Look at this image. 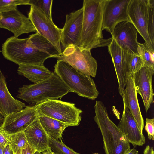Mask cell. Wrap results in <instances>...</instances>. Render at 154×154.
Wrapping results in <instances>:
<instances>
[{
    "mask_svg": "<svg viewBox=\"0 0 154 154\" xmlns=\"http://www.w3.org/2000/svg\"><path fill=\"white\" fill-rule=\"evenodd\" d=\"M42 154H54V153L50 148L48 150L44 151L42 153Z\"/></svg>",
    "mask_w": 154,
    "mask_h": 154,
    "instance_id": "obj_37",
    "label": "cell"
},
{
    "mask_svg": "<svg viewBox=\"0 0 154 154\" xmlns=\"http://www.w3.org/2000/svg\"><path fill=\"white\" fill-rule=\"evenodd\" d=\"M54 72L71 92L92 100L100 94L92 78L82 74L65 62L57 60Z\"/></svg>",
    "mask_w": 154,
    "mask_h": 154,
    "instance_id": "obj_5",
    "label": "cell"
},
{
    "mask_svg": "<svg viewBox=\"0 0 154 154\" xmlns=\"http://www.w3.org/2000/svg\"><path fill=\"white\" fill-rule=\"evenodd\" d=\"M154 73V69L143 66L138 72L131 74L137 92L142 97L146 112L154 102L152 86Z\"/></svg>",
    "mask_w": 154,
    "mask_h": 154,
    "instance_id": "obj_16",
    "label": "cell"
},
{
    "mask_svg": "<svg viewBox=\"0 0 154 154\" xmlns=\"http://www.w3.org/2000/svg\"><path fill=\"white\" fill-rule=\"evenodd\" d=\"M138 31L131 22L123 21L115 26L112 35L118 46L125 51L138 55Z\"/></svg>",
    "mask_w": 154,
    "mask_h": 154,
    "instance_id": "obj_14",
    "label": "cell"
},
{
    "mask_svg": "<svg viewBox=\"0 0 154 154\" xmlns=\"http://www.w3.org/2000/svg\"><path fill=\"white\" fill-rule=\"evenodd\" d=\"M30 6L28 17L35 28L36 32L49 41L61 55L62 52L60 45L62 29L56 26L39 8Z\"/></svg>",
    "mask_w": 154,
    "mask_h": 154,
    "instance_id": "obj_8",
    "label": "cell"
},
{
    "mask_svg": "<svg viewBox=\"0 0 154 154\" xmlns=\"http://www.w3.org/2000/svg\"><path fill=\"white\" fill-rule=\"evenodd\" d=\"M123 107L122 114L117 126L134 147L137 146H142L145 143V137L140 132L130 112L124 103Z\"/></svg>",
    "mask_w": 154,
    "mask_h": 154,
    "instance_id": "obj_17",
    "label": "cell"
},
{
    "mask_svg": "<svg viewBox=\"0 0 154 154\" xmlns=\"http://www.w3.org/2000/svg\"><path fill=\"white\" fill-rule=\"evenodd\" d=\"M29 0H0V14L17 8L18 5H29Z\"/></svg>",
    "mask_w": 154,
    "mask_h": 154,
    "instance_id": "obj_28",
    "label": "cell"
},
{
    "mask_svg": "<svg viewBox=\"0 0 154 154\" xmlns=\"http://www.w3.org/2000/svg\"><path fill=\"white\" fill-rule=\"evenodd\" d=\"M143 154H154L153 147L147 145L144 150Z\"/></svg>",
    "mask_w": 154,
    "mask_h": 154,
    "instance_id": "obj_35",
    "label": "cell"
},
{
    "mask_svg": "<svg viewBox=\"0 0 154 154\" xmlns=\"http://www.w3.org/2000/svg\"><path fill=\"white\" fill-rule=\"evenodd\" d=\"M94 119L102 136L105 154H124L130 150V143L117 126L109 118L106 107L96 101Z\"/></svg>",
    "mask_w": 154,
    "mask_h": 154,
    "instance_id": "obj_2",
    "label": "cell"
},
{
    "mask_svg": "<svg viewBox=\"0 0 154 154\" xmlns=\"http://www.w3.org/2000/svg\"><path fill=\"white\" fill-rule=\"evenodd\" d=\"M1 51L0 50V52H1Z\"/></svg>",
    "mask_w": 154,
    "mask_h": 154,
    "instance_id": "obj_42",
    "label": "cell"
},
{
    "mask_svg": "<svg viewBox=\"0 0 154 154\" xmlns=\"http://www.w3.org/2000/svg\"><path fill=\"white\" fill-rule=\"evenodd\" d=\"M34 154H42V153L37 151H36L35 152Z\"/></svg>",
    "mask_w": 154,
    "mask_h": 154,
    "instance_id": "obj_40",
    "label": "cell"
},
{
    "mask_svg": "<svg viewBox=\"0 0 154 154\" xmlns=\"http://www.w3.org/2000/svg\"><path fill=\"white\" fill-rule=\"evenodd\" d=\"M145 131L147 133L148 138L150 140H154V119L147 118L144 127Z\"/></svg>",
    "mask_w": 154,
    "mask_h": 154,
    "instance_id": "obj_31",
    "label": "cell"
},
{
    "mask_svg": "<svg viewBox=\"0 0 154 154\" xmlns=\"http://www.w3.org/2000/svg\"><path fill=\"white\" fill-rule=\"evenodd\" d=\"M108 47L117 78L118 91L123 98L126 81L129 74L128 66L127 52L119 47L113 38Z\"/></svg>",
    "mask_w": 154,
    "mask_h": 154,
    "instance_id": "obj_15",
    "label": "cell"
},
{
    "mask_svg": "<svg viewBox=\"0 0 154 154\" xmlns=\"http://www.w3.org/2000/svg\"><path fill=\"white\" fill-rule=\"evenodd\" d=\"M4 118V117L0 112V127L2 126L3 123Z\"/></svg>",
    "mask_w": 154,
    "mask_h": 154,
    "instance_id": "obj_38",
    "label": "cell"
},
{
    "mask_svg": "<svg viewBox=\"0 0 154 154\" xmlns=\"http://www.w3.org/2000/svg\"><path fill=\"white\" fill-rule=\"evenodd\" d=\"M11 145L14 153L24 147L27 143L26 138L23 131L11 135Z\"/></svg>",
    "mask_w": 154,
    "mask_h": 154,
    "instance_id": "obj_27",
    "label": "cell"
},
{
    "mask_svg": "<svg viewBox=\"0 0 154 154\" xmlns=\"http://www.w3.org/2000/svg\"><path fill=\"white\" fill-rule=\"evenodd\" d=\"M131 1V0H106L103 13V30H105L112 35L117 24L123 21L131 22L128 14Z\"/></svg>",
    "mask_w": 154,
    "mask_h": 154,
    "instance_id": "obj_10",
    "label": "cell"
},
{
    "mask_svg": "<svg viewBox=\"0 0 154 154\" xmlns=\"http://www.w3.org/2000/svg\"><path fill=\"white\" fill-rule=\"evenodd\" d=\"M2 52L5 59L18 66L44 65L45 60L51 58L48 54L38 49L29 37L20 39L13 36L8 38L2 45Z\"/></svg>",
    "mask_w": 154,
    "mask_h": 154,
    "instance_id": "obj_4",
    "label": "cell"
},
{
    "mask_svg": "<svg viewBox=\"0 0 154 154\" xmlns=\"http://www.w3.org/2000/svg\"><path fill=\"white\" fill-rule=\"evenodd\" d=\"M11 143V135L0 131V144L5 147Z\"/></svg>",
    "mask_w": 154,
    "mask_h": 154,
    "instance_id": "obj_33",
    "label": "cell"
},
{
    "mask_svg": "<svg viewBox=\"0 0 154 154\" xmlns=\"http://www.w3.org/2000/svg\"><path fill=\"white\" fill-rule=\"evenodd\" d=\"M124 154H139V152L136 149L134 148L127 151Z\"/></svg>",
    "mask_w": 154,
    "mask_h": 154,
    "instance_id": "obj_36",
    "label": "cell"
},
{
    "mask_svg": "<svg viewBox=\"0 0 154 154\" xmlns=\"http://www.w3.org/2000/svg\"><path fill=\"white\" fill-rule=\"evenodd\" d=\"M83 17L82 8L66 16L64 25L62 29L60 43L65 49L70 45L79 46Z\"/></svg>",
    "mask_w": 154,
    "mask_h": 154,
    "instance_id": "obj_13",
    "label": "cell"
},
{
    "mask_svg": "<svg viewBox=\"0 0 154 154\" xmlns=\"http://www.w3.org/2000/svg\"><path fill=\"white\" fill-rule=\"evenodd\" d=\"M36 151L27 143L24 147L17 150L14 154H34Z\"/></svg>",
    "mask_w": 154,
    "mask_h": 154,
    "instance_id": "obj_32",
    "label": "cell"
},
{
    "mask_svg": "<svg viewBox=\"0 0 154 154\" xmlns=\"http://www.w3.org/2000/svg\"><path fill=\"white\" fill-rule=\"evenodd\" d=\"M0 28L8 30L17 38L23 34L36 31L29 18L17 8L0 14Z\"/></svg>",
    "mask_w": 154,
    "mask_h": 154,
    "instance_id": "obj_12",
    "label": "cell"
},
{
    "mask_svg": "<svg viewBox=\"0 0 154 154\" xmlns=\"http://www.w3.org/2000/svg\"><path fill=\"white\" fill-rule=\"evenodd\" d=\"M49 146L55 154H80L68 147L62 141H60L50 137Z\"/></svg>",
    "mask_w": 154,
    "mask_h": 154,
    "instance_id": "obj_26",
    "label": "cell"
},
{
    "mask_svg": "<svg viewBox=\"0 0 154 154\" xmlns=\"http://www.w3.org/2000/svg\"><path fill=\"white\" fill-rule=\"evenodd\" d=\"M3 154H14L11 147V144H8L4 147Z\"/></svg>",
    "mask_w": 154,
    "mask_h": 154,
    "instance_id": "obj_34",
    "label": "cell"
},
{
    "mask_svg": "<svg viewBox=\"0 0 154 154\" xmlns=\"http://www.w3.org/2000/svg\"><path fill=\"white\" fill-rule=\"evenodd\" d=\"M36 106H26L22 110L4 117L0 131L10 135L24 131L38 117Z\"/></svg>",
    "mask_w": 154,
    "mask_h": 154,
    "instance_id": "obj_9",
    "label": "cell"
},
{
    "mask_svg": "<svg viewBox=\"0 0 154 154\" xmlns=\"http://www.w3.org/2000/svg\"><path fill=\"white\" fill-rule=\"evenodd\" d=\"M127 58L129 74L135 73L144 66L143 61L139 55L127 52Z\"/></svg>",
    "mask_w": 154,
    "mask_h": 154,
    "instance_id": "obj_25",
    "label": "cell"
},
{
    "mask_svg": "<svg viewBox=\"0 0 154 154\" xmlns=\"http://www.w3.org/2000/svg\"><path fill=\"white\" fill-rule=\"evenodd\" d=\"M106 0H84L83 17L79 47L90 49L108 45L112 39H103V17Z\"/></svg>",
    "mask_w": 154,
    "mask_h": 154,
    "instance_id": "obj_1",
    "label": "cell"
},
{
    "mask_svg": "<svg viewBox=\"0 0 154 154\" xmlns=\"http://www.w3.org/2000/svg\"><path fill=\"white\" fill-rule=\"evenodd\" d=\"M18 74L27 78L34 84L44 81L52 73L44 65L29 64L19 65Z\"/></svg>",
    "mask_w": 154,
    "mask_h": 154,
    "instance_id": "obj_21",
    "label": "cell"
},
{
    "mask_svg": "<svg viewBox=\"0 0 154 154\" xmlns=\"http://www.w3.org/2000/svg\"><path fill=\"white\" fill-rule=\"evenodd\" d=\"M28 144L40 153L50 149L49 136L42 127L38 118L23 131Z\"/></svg>",
    "mask_w": 154,
    "mask_h": 154,
    "instance_id": "obj_19",
    "label": "cell"
},
{
    "mask_svg": "<svg viewBox=\"0 0 154 154\" xmlns=\"http://www.w3.org/2000/svg\"><path fill=\"white\" fill-rule=\"evenodd\" d=\"M149 0H131L128 14L131 22L145 41L148 47L154 51L147 32Z\"/></svg>",
    "mask_w": 154,
    "mask_h": 154,
    "instance_id": "obj_11",
    "label": "cell"
},
{
    "mask_svg": "<svg viewBox=\"0 0 154 154\" xmlns=\"http://www.w3.org/2000/svg\"><path fill=\"white\" fill-rule=\"evenodd\" d=\"M71 91L54 72L47 79L37 83L19 88L17 98L30 104H39L47 100H58Z\"/></svg>",
    "mask_w": 154,
    "mask_h": 154,
    "instance_id": "obj_3",
    "label": "cell"
},
{
    "mask_svg": "<svg viewBox=\"0 0 154 154\" xmlns=\"http://www.w3.org/2000/svg\"></svg>",
    "mask_w": 154,
    "mask_h": 154,
    "instance_id": "obj_43",
    "label": "cell"
},
{
    "mask_svg": "<svg viewBox=\"0 0 154 154\" xmlns=\"http://www.w3.org/2000/svg\"><path fill=\"white\" fill-rule=\"evenodd\" d=\"M137 94L133 76L130 74L124 91L123 103L129 110L140 132L143 134L144 122L140 107Z\"/></svg>",
    "mask_w": 154,
    "mask_h": 154,
    "instance_id": "obj_18",
    "label": "cell"
},
{
    "mask_svg": "<svg viewBox=\"0 0 154 154\" xmlns=\"http://www.w3.org/2000/svg\"><path fill=\"white\" fill-rule=\"evenodd\" d=\"M93 154H98V153H94Z\"/></svg>",
    "mask_w": 154,
    "mask_h": 154,
    "instance_id": "obj_41",
    "label": "cell"
},
{
    "mask_svg": "<svg viewBox=\"0 0 154 154\" xmlns=\"http://www.w3.org/2000/svg\"><path fill=\"white\" fill-rule=\"evenodd\" d=\"M147 32L150 40L154 46V0H149Z\"/></svg>",
    "mask_w": 154,
    "mask_h": 154,
    "instance_id": "obj_30",
    "label": "cell"
},
{
    "mask_svg": "<svg viewBox=\"0 0 154 154\" xmlns=\"http://www.w3.org/2000/svg\"><path fill=\"white\" fill-rule=\"evenodd\" d=\"M137 52L143 61L144 66L154 69V51L150 49L145 42L139 43Z\"/></svg>",
    "mask_w": 154,
    "mask_h": 154,
    "instance_id": "obj_24",
    "label": "cell"
},
{
    "mask_svg": "<svg viewBox=\"0 0 154 154\" xmlns=\"http://www.w3.org/2000/svg\"><path fill=\"white\" fill-rule=\"evenodd\" d=\"M4 147L0 144V154H3V149Z\"/></svg>",
    "mask_w": 154,
    "mask_h": 154,
    "instance_id": "obj_39",
    "label": "cell"
},
{
    "mask_svg": "<svg viewBox=\"0 0 154 154\" xmlns=\"http://www.w3.org/2000/svg\"><path fill=\"white\" fill-rule=\"evenodd\" d=\"M35 105L38 113L72 126L78 125L81 120L82 111L73 103L58 100H47Z\"/></svg>",
    "mask_w": 154,
    "mask_h": 154,
    "instance_id": "obj_6",
    "label": "cell"
},
{
    "mask_svg": "<svg viewBox=\"0 0 154 154\" xmlns=\"http://www.w3.org/2000/svg\"><path fill=\"white\" fill-rule=\"evenodd\" d=\"M26 106L25 103L14 98L7 87L6 79L0 69V112L4 117L19 112Z\"/></svg>",
    "mask_w": 154,
    "mask_h": 154,
    "instance_id": "obj_20",
    "label": "cell"
},
{
    "mask_svg": "<svg viewBox=\"0 0 154 154\" xmlns=\"http://www.w3.org/2000/svg\"><path fill=\"white\" fill-rule=\"evenodd\" d=\"M32 44L39 50L52 57L60 55L54 46L38 33L32 34L29 37Z\"/></svg>",
    "mask_w": 154,
    "mask_h": 154,
    "instance_id": "obj_23",
    "label": "cell"
},
{
    "mask_svg": "<svg viewBox=\"0 0 154 154\" xmlns=\"http://www.w3.org/2000/svg\"><path fill=\"white\" fill-rule=\"evenodd\" d=\"M52 0H29V5L39 8L50 20L52 17Z\"/></svg>",
    "mask_w": 154,
    "mask_h": 154,
    "instance_id": "obj_29",
    "label": "cell"
},
{
    "mask_svg": "<svg viewBox=\"0 0 154 154\" xmlns=\"http://www.w3.org/2000/svg\"><path fill=\"white\" fill-rule=\"evenodd\" d=\"M38 114L40 123L47 134L52 138L62 141L63 132L67 127L72 126L42 114Z\"/></svg>",
    "mask_w": 154,
    "mask_h": 154,
    "instance_id": "obj_22",
    "label": "cell"
},
{
    "mask_svg": "<svg viewBox=\"0 0 154 154\" xmlns=\"http://www.w3.org/2000/svg\"><path fill=\"white\" fill-rule=\"evenodd\" d=\"M51 58L66 63L86 76L94 78L96 76L97 63L90 49L81 50L79 46L72 45L64 49L61 55Z\"/></svg>",
    "mask_w": 154,
    "mask_h": 154,
    "instance_id": "obj_7",
    "label": "cell"
}]
</instances>
